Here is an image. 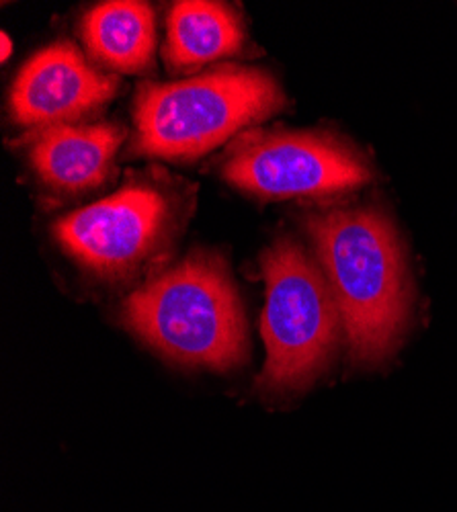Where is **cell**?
<instances>
[{"mask_svg": "<svg viewBox=\"0 0 457 512\" xmlns=\"http://www.w3.org/2000/svg\"><path fill=\"white\" fill-rule=\"evenodd\" d=\"M267 283L263 340L267 363L261 383L271 390H300L326 367L339 340L335 295L306 250L289 238L261 256Z\"/></svg>", "mask_w": 457, "mask_h": 512, "instance_id": "cell-4", "label": "cell"}, {"mask_svg": "<svg viewBox=\"0 0 457 512\" xmlns=\"http://www.w3.org/2000/svg\"><path fill=\"white\" fill-rule=\"evenodd\" d=\"M82 35L91 54L119 72L136 74L152 64L156 31L154 13L146 3H103L87 13Z\"/></svg>", "mask_w": 457, "mask_h": 512, "instance_id": "cell-9", "label": "cell"}, {"mask_svg": "<svg viewBox=\"0 0 457 512\" xmlns=\"http://www.w3.org/2000/svg\"><path fill=\"white\" fill-rule=\"evenodd\" d=\"M283 105L275 78L255 68L148 84L136 101V148L166 160L199 158Z\"/></svg>", "mask_w": 457, "mask_h": 512, "instance_id": "cell-3", "label": "cell"}, {"mask_svg": "<svg viewBox=\"0 0 457 512\" xmlns=\"http://www.w3.org/2000/svg\"><path fill=\"white\" fill-rule=\"evenodd\" d=\"M11 56V39L7 33H3V60H7Z\"/></svg>", "mask_w": 457, "mask_h": 512, "instance_id": "cell-11", "label": "cell"}, {"mask_svg": "<svg viewBox=\"0 0 457 512\" xmlns=\"http://www.w3.org/2000/svg\"><path fill=\"white\" fill-rule=\"evenodd\" d=\"M169 205L160 191L130 185L54 224L56 240L95 273L119 275L136 267L160 238Z\"/></svg>", "mask_w": 457, "mask_h": 512, "instance_id": "cell-6", "label": "cell"}, {"mask_svg": "<svg viewBox=\"0 0 457 512\" xmlns=\"http://www.w3.org/2000/svg\"><path fill=\"white\" fill-rule=\"evenodd\" d=\"M123 138L121 127L111 123L52 125L33 142L31 164L54 189L89 191L107 179Z\"/></svg>", "mask_w": 457, "mask_h": 512, "instance_id": "cell-8", "label": "cell"}, {"mask_svg": "<svg viewBox=\"0 0 457 512\" xmlns=\"http://www.w3.org/2000/svg\"><path fill=\"white\" fill-rule=\"evenodd\" d=\"M123 320L164 357L228 371L246 359V318L226 263L191 254L123 304Z\"/></svg>", "mask_w": 457, "mask_h": 512, "instance_id": "cell-2", "label": "cell"}, {"mask_svg": "<svg viewBox=\"0 0 457 512\" xmlns=\"http://www.w3.org/2000/svg\"><path fill=\"white\" fill-rule=\"evenodd\" d=\"M224 177L261 197H324L363 187L371 170L335 138L283 132L246 140L224 164Z\"/></svg>", "mask_w": 457, "mask_h": 512, "instance_id": "cell-5", "label": "cell"}, {"mask_svg": "<svg viewBox=\"0 0 457 512\" xmlns=\"http://www.w3.org/2000/svg\"><path fill=\"white\" fill-rule=\"evenodd\" d=\"M244 31L238 15L222 3L187 0L169 17L166 58L177 68H195L240 52Z\"/></svg>", "mask_w": 457, "mask_h": 512, "instance_id": "cell-10", "label": "cell"}, {"mask_svg": "<svg viewBox=\"0 0 457 512\" xmlns=\"http://www.w3.org/2000/svg\"><path fill=\"white\" fill-rule=\"evenodd\" d=\"M117 78L91 68L76 46L56 41L17 74L11 113L27 127L62 125L101 107L117 91Z\"/></svg>", "mask_w": 457, "mask_h": 512, "instance_id": "cell-7", "label": "cell"}, {"mask_svg": "<svg viewBox=\"0 0 457 512\" xmlns=\"http://www.w3.org/2000/svg\"><path fill=\"white\" fill-rule=\"evenodd\" d=\"M359 363L394 353L410 316V281L392 222L371 207L335 209L306 222Z\"/></svg>", "mask_w": 457, "mask_h": 512, "instance_id": "cell-1", "label": "cell"}]
</instances>
